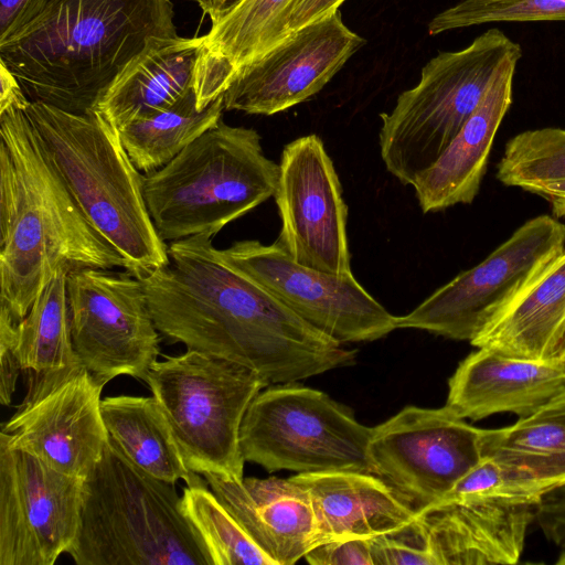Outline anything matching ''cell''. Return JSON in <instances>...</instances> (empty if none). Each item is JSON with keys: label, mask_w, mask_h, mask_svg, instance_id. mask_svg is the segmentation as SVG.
<instances>
[{"label": "cell", "mask_w": 565, "mask_h": 565, "mask_svg": "<svg viewBox=\"0 0 565 565\" xmlns=\"http://www.w3.org/2000/svg\"><path fill=\"white\" fill-rule=\"evenodd\" d=\"M145 382L189 470L244 478L242 422L256 395L269 386L258 373L188 349L181 355L156 361Z\"/></svg>", "instance_id": "cell-8"}, {"label": "cell", "mask_w": 565, "mask_h": 565, "mask_svg": "<svg viewBox=\"0 0 565 565\" xmlns=\"http://www.w3.org/2000/svg\"><path fill=\"white\" fill-rule=\"evenodd\" d=\"M33 374L25 398L2 425L0 439L85 480L109 437L100 411L104 386L81 363Z\"/></svg>", "instance_id": "cell-14"}, {"label": "cell", "mask_w": 565, "mask_h": 565, "mask_svg": "<svg viewBox=\"0 0 565 565\" xmlns=\"http://www.w3.org/2000/svg\"><path fill=\"white\" fill-rule=\"evenodd\" d=\"M201 36L151 38L95 106L117 129L172 106L191 88Z\"/></svg>", "instance_id": "cell-24"}, {"label": "cell", "mask_w": 565, "mask_h": 565, "mask_svg": "<svg viewBox=\"0 0 565 565\" xmlns=\"http://www.w3.org/2000/svg\"><path fill=\"white\" fill-rule=\"evenodd\" d=\"M15 323L7 311L0 309V402L4 406L11 404L22 371L14 350Z\"/></svg>", "instance_id": "cell-35"}, {"label": "cell", "mask_w": 565, "mask_h": 565, "mask_svg": "<svg viewBox=\"0 0 565 565\" xmlns=\"http://www.w3.org/2000/svg\"><path fill=\"white\" fill-rule=\"evenodd\" d=\"M312 565H373L371 539H345L320 543L305 555Z\"/></svg>", "instance_id": "cell-34"}, {"label": "cell", "mask_w": 565, "mask_h": 565, "mask_svg": "<svg viewBox=\"0 0 565 565\" xmlns=\"http://www.w3.org/2000/svg\"><path fill=\"white\" fill-rule=\"evenodd\" d=\"M543 411H554V412L565 411V394L562 395L561 397H558L557 399H555L552 404H550Z\"/></svg>", "instance_id": "cell-43"}, {"label": "cell", "mask_w": 565, "mask_h": 565, "mask_svg": "<svg viewBox=\"0 0 565 565\" xmlns=\"http://www.w3.org/2000/svg\"><path fill=\"white\" fill-rule=\"evenodd\" d=\"M203 476L214 494L275 565H292L318 544L309 494L291 478Z\"/></svg>", "instance_id": "cell-20"}, {"label": "cell", "mask_w": 565, "mask_h": 565, "mask_svg": "<svg viewBox=\"0 0 565 565\" xmlns=\"http://www.w3.org/2000/svg\"><path fill=\"white\" fill-rule=\"evenodd\" d=\"M482 457L553 490L565 483V411H542L515 424L482 429Z\"/></svg>", "instance_id": "cell-27"}, {"label": "cell", "mask_w": 565, "mask_h": 565, "mask_svg": "<svg viewBox=\"0 0 565 565\" xmlns=\"http://www.w3.org/2000/svg\"><path fill=\"white\" fill-rule=\"evenodd\" d=\"M519 58L497 74L479 106L439 159L415 180L413 188L424 213L471 203L484 177L499 126L512 104V85Z\"/></svg>", "instance_id": "cell-22"}, {"label": "cell", "mask_w": 565, "mask_h": 565, "mask_svg": "<svg viewBox=\"0 0 565 565\" xmlns=\"http://www.w3.org/2000/svg\"><path fill=\"white\" fill-rule=\"evenodd\" d=\"M565 324V249L470 343L505 354L553 360Z\"/></svg>", "instance_id": "cell-25"}, {"label": "cell", "mask_w": 565, "mask_h": 565, "mask_svg": "<svg viewBox=\"0 0 565 565\" xmlns=\"http://www.w3.org/2000/svg\"><path fill=\"white\" fill-rule=\"evenodd\" d=\"M344 0H295L287 23V33L316 22L339 10Z\"/></svg>", "instance_id": "cell-38"}, {"label": "cell", "mask_w": 565, "mask_h": 565, "mask_svg": "<svg viewBox=\"0 0 565 565\" xmlns=\"http://www.w3.org/2000/svg\"><path fill=\"white\" fill-rule=\"evenodd\" d=\"M100 411L109 437L138 468L174 484L189 480L192 471L153 396H109L102 399Z\"/></svg>", "instance_id": "cell-26"}, {"label": "cell", "mask_w": 565, "mask_h": 565, "mask_svg": "<svg viewBox=\"0 0 565 565\" xmlns=\"http://www.w3.org/2000/svg\"><path fill=\"white\" fill-rule=\"evenodd\" d=\"M372 428L326 393L295 383L260 391L239 431L245 461L269 472L359 471L373 473Z\"/></svg>", "instance_id": "cell-9"}, {"label": "cell", "mask_w": 565, "mask_h": 565, "mask_svg": "<svg viewBox=\"0 0 565 565\" xmlns=\"http://www.w3.org/2000/svg\"><path fill=\"white\" fill-rule=\"evenodd\" d=\"M220 254L308 324L342 344L374 341L397 329L396 316L353 274L338 276L300 265L276 242L238 241Z\"/></svg>", "instance_id": "cell-13"}, {"label": "cell", "mask_w": 565, "mask_h": 565, "mask_svg": "<svg viewBox=\"0 0 565 565\" xmlns=\"http://www.w3.org/2000/svg\"><path fill=\"white\" fill-rule=\"evenodd\" d=\"M0 113L11 107L25 110L31 102L18 78L2 60H0Z\"/></svg>", "instance_id": "cell-39"}, {"label": "cell", "mask_w": 565, "mask_h": 565, "mask_svg": "<svg viewBox=\"0 0 565 565\" xmlns=\"http://www.w3.org/2000/svg\"><path fill=\"white\" fill-rule=\"evenodd\" d=\"M481 437L446 405L406 406L372 428L373 473L417 509L433 505L481 460Z\"/></svg>", "instance_id": "cell-12"}, {"label": "cell", "mask_w": 565, "mask_h": 565, "mask_svg": "<svg viewBox=\"0 0 565 565\" xmlns=\"http://www.w3.org/2000/svg\"><path fill=\"white\" fill-rule=\"evenodd\" d=\"M373 565H436L424 533L414 524L371 539Z\"/></svg>", "instance_id": "cell-33"}, {"label": "cell", "mask_w": 565, "mask_h": 565, "mask_svg": "<svg viewBox=\"0 0 565 565\" xmlns=\"http://www.w3.org/2000/svg\"><path fill=\"white\" fill-rule=\"evenodd\" d=\"M182 493V509L202 536L214 565H275L235 516L207 488L198 473H191Z\"/></svg>", "instance_id": "cell-30"}, {"label": "cell", "mask_w": 565, "mask_h": 565, "mask_svg": "<svg viewBox=\"0 0 565 565\" xmlns=\"http://www.w3.org/2000/svg\"><path fill=\"white\" fill-rule=\"evenodd\" d=\"M535 521L545 537L565 553V483L548 491L537 505Z\"/></svg>", "instance_id": "cell-36"}, {"label": "cell", "mask_w": 565, "mask_h": 565, "mask_svg": "<svg viewBox=\"0 0 565 565\" xmlns=\"http://www.w3.org/2000/svg\"><path fill=\"white\" fill-rule=\"evenodd\" d=\"M295 0H241L202 35L193 89L198 108L222 96L238 71L268 52L289 34Z\"/></svg>", "instance_id": "cell-23"}, {"label": "cell", "mask_w": 565, "mask_h": 565, "mask_svg": "<svg viewBox=\"0 0 565 565\" xmlns=\"http://www.w3.org/2000/svg\"><path fill=\"white\" fill-rule=\"evenodd\" d=\"M364 43L337 10L242 67L223 94L224 108L252 115L289 109L320 92Z\"/></svg>", "instance_id": "cell-17"}, {"label": "cell", "mask_w": 565, "mask_h": 565, "mask_svg": "<svg viewBox=\"0 0 565 565\" xmlns=\"http://www.w3.org/2000/svg\"><path fill=\"white\" fill-rule=\"evenodd\" d=\"M281 220L276 243L300 265L351 275L348 207L322 140L315 134L287 143L274 194Z\"/></svg>", "instance_id": "cell-16"}, {"label": "cell", "mask_w": 565, "mask_h": 565, "mask_svg": "<svg viewBox=\"0 0 565 565\" xmlns=\"http://www.w3.org/2000/svg\"><path fill=\"white\" fill-rule=\"evenodd\" d=\"M202 12L207 15L211 23L218 22L226 15L241 0H194Z\"/></svg>", "instance_id": "cell-41"}, {"label": "cell", "mask_w": 565, "mask_h": 565, "mask_svg": "<svg viewBox=\"0 0 565 565\" xmlns=\"http://www.w3.org/2000/svg\"><path fill=\"white\" fill-rule=\"evenodd\" d=\"M497 178L525 191L565 179V129L526 130L511 138L498 162Z\"/></svg>", "instance_id": "cell-31"}, {"label": "cell", "mask_w": 565, "mask_h": 565, "mask_svg": "<svg viewBox=\"0 0 565 565\" xmlns=\"http://www.w3.org/2000/svg\"><path fill=\"white\" fill-rule=\"evenodd\" d=\"M170 0H51L0 43L30 102L86 114L151 38L179 36Z\"/></svg>", "instance_id": "cell-3"}, {"label": "cell", "mask_w": 565, "mask_h": 565, "mask_svg": "<svg viewBox=\"0 0 565 565\" xmlns=\"http://www.w3.org/2000/svg\"><path fill=\"white\" fill-rule=\"evenodd\" d=\"M223 95L199 109L191 88L172 106L129 122L118 129L121 142L142 174L174 159L186 146L215 126L223 115Z\"/></svg>", "instance_id": "cell-28"}, {"label": "cell", "mask_w": 565, "mask_h": 565, "mask_svg": "<svg viewBox=\"0 0 565 565\" xmlns=\"http://www.w3.org/2000/svg\"><path fill=\"white\" fill-rule=\"evenodd\" d=\"M0 309L19 322L58 269L125 268L85 220L24 110L0 113Z\"/></svg>", "instance_id": "cell-2"}, {"label": "cell", "mask_w": 565, "mask_h": 565, "mask_svg": "<svg viewBox=\"0 0 565 565\" xmlns=\"http://www.w3.org/2000/svg\"><path fill=\"white\" fill-rule=\"evenodd\" d=\"M66 296L73 348L93 379L103 386L120 375L146 381L160 338L140 278L127 270L74 269Z\"/></svg>", "instance_id": "cell-11"}, {"label": "cell", "mask_w": 565, "mask_h": 565, "mask_svg": "<svg viewBox=\"0 0 565 565\" xmlns=\"http://www.w3.org/2000/svg\"><path fill=\"white\" fill-rule=\"evenodd\" d=\"M552 359L565 363V324L556 343Z\"/></svg>", "instance_id": "cell-42"}, {"label": "cell", "mask_w": 565, "mask_h": 565, "mask_svg": "<svg viewBox=\"0 0 565 565\" xmlns=\"http://www.w3.org/2000/svg\"><path fill=\"white\" fill-rule=\"evenodd\" d=\"M565 21V0H462L439 12L428 33L492 22Z\"/></svg>", "instance_id": "cell-32"}, {"label": "cell", "mask_w": 565, "mask_h": 565, "mask_svg": "<svg viewBox=\"0 0 565 565\" xmlns=\"http://www.w3.org/2000/svg\"><path fill=\"white\" fill-rule=\"evenodd\" d=\"M529 192L544 198L555 217H565V179L535 186Z\"/></svg>", "instance_id": "cell-40"}, {"label": "cell", "mask_w": 565, "mask_h": 565, "mask_svg": "<svg viewBox=\"0 0 565 565\" xmlns=\"http://www.w3.org/2000/svg\"><path fill=\"white\" fill-rule=\"evenodd\" d=\"M564 394L565 363L477 348L449 379L446 406L463 419L500 413L526 418Z\"/></svg>", "instance_id": "cell-19"}, {"label": "cell", "mask_w": 565, "mask_h": 565, "mask_svg": "<svg viewBox=\"0 0 565 565\" xmlns=\"http://www.w3.org/2000/svg\"><path fill=\"white\" fill-rule=\"evenodd\" d=\"M51 0H0V43L32 22Z\"/></svg>", "instance_id": "cell-37"}, {"label": "cell", "mask_w": 565, "mask_h": 565, "mask_svg": "<svg viewBox=\"0 0 565 565\" xmlns=\"http://www.w3.org/2000/svg\"><path fill=\"white\" fill-rule=\"evenodd\" d=\"M565 249V224L535 216L472 268L396 317L397 329H418L471 342Z\"/></svg>", "instance_id": "cell-10"}, {"label": "cell", "mask_w": 565, "mask_h": 565, "mask_svg": "<svg viewBox=\"0 0 565 565\" xmlns=\"http://www.w3.org/2000/svg\"><path fill=\"white\" fill-rule=\"evenodd\" d=\"M522 49L491 28L458 51L441 52L422 68L418 83L382 113L380 152L386 170L414 184L448 148L482 100L499 71Z\"/></svg>", "instance_id": "cell-7"}, {"label": "cell", "mask_w": 565, "mask_h": 565, "mask_svg": "<svg viewBox=\"0 0 565 565\" xmlns=\"http://www.w3.org/2000/svg\"><path fill=\"white\" fill-rule=\"evenodd\" d=\"M279 163L253 128L222 119L162 168L142 174L143 195L163 242L216 235L274 196Z\"/></svg>", "instance_id": "cell-6"}, {"label": "cell", "mask_w": 565, "mask_h": 565, "mask_svg": "<svg viewBox=\"0 0 565 565\" xmlns=\"http://www.w3.org/2000/svg\"><path fill=\"white\" fill-rule=\"evenodd\" d=\"M77 565H214L174 483L145 472L108 437L84 480Z\"/></svg>", "instance_id": "cell-5"}, {"label": "cell", "mask_w": 565, "mask_h": 565, "mask_svg": "<svg viewBox=\"0 0 565 565\" xmlns=\"http://www.w3.org/2000/svg\"><path fill=\"white\" fill-rule=\"evenodd\" d=\"M290 478L309 494L318 544L372 539L398 532L417 521L416 509L374 473L324 471Z\"/></svg>", "instance_id": "cell-21"}, {"label": "cell", "mask_w": 565, "mask_h": 565, "mask_svg": "<svg viewBox=\"0 0 565 565\" xmlns=\"http://www.w3.org/2000/svg\"><path fill=\"white\" fill-rule=\"evenodd\" d=\"M542 499L480 494L417 509V521L436 565L519 563Z\"/></svg>", "instance_id": "cell-18"}, {"label": "cell", "mask_w": 565, "mask_h": 565, "mask_svg": "<svg viewBox=\"0 0 565 565\" xmlns=\"http://www.w3.org/2000/svg\"><path fill=\"white\" fill-rule=\"evenodd\" d=\"M556 563L559 565H565V553L558 554V558H557Z\"/></svg>", "instance_id": "cell-44"}, {"label": "cell", "mask_w": 565, "mask_h": 565, "mask_svg": "<svg viewBox=\"0 0 565 565\" xmlns=\"http://www.w3.org/2000/svg\"><path fill=\"white\" fill-rule=\"evenodd\" d=\"M84 479L0 439V565H53L81 526Z\"/></svg>", "instance_id": "cell-15"}, {"label": "cell", "mask_w": 565, "mask_h": 565, "mask_svg": "<svg viewBox=\"0 0 565 565\" xmlns=\"http://www.w3.org/2000/svg\"><path fill=\"white\" fill-rule=\"evenodd\" d=\"M42 147L89 225L141 278L168 262L119 130L98 110L68 113L41 102L24 110Z\"/></svg>", "instance_id": "cell-4"}, {"label": "cell", "mask_w": 565, "mask_h": 565, "mask_svg": "<svg viewBox=\"0 0 565 565\" xmlns=\"http://www.w3.org/2000/svg\"><path fill=\"white\" fill-rule=\"evenodd\" d=\"M67 273L58 269L26 316L15 323L14 350L22 371L44 373L81 363L71 338Z\"/></svg>", "instance_id": "cell-29"}, {"label": "cell", "mask_w": 565, "mask_h": 565, "mask_svg": "<svg viewBox=\"0 0 565 565\" xmlns=\"http://www.w3.org/2000/svg\"><path fill=\"white\" fill-rule=\"evenodd\" d=\"M140 280L159 333L247 366L268 385L355 363V350L308 324L227 264L210 235L171 242L167 264Z\"/></svg>", "instance_id": "cell-1"}]
</instances>
